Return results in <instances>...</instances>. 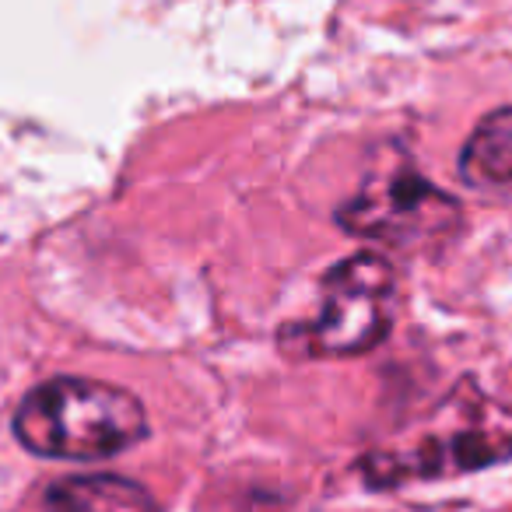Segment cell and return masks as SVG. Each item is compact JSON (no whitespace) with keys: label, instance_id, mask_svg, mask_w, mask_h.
<instances>
[{"label":"cell","instance_id":"6","mask_svg":"<svg viewBox=\"0 0 512 512\" xmlns=\"http://www.w3.org/2000/svg\"><path fill=\"white\" fill-rule=\"evenodd\" d=\"M460 176L470 186H512V106L474 127L460 151Z\"/></svg>","mask_w":512,"mask_h":512},{"label":"cell","instance_id":"3","mask_svg":"<svg viewBox=\"0 0 512 512\" xmlns=\"http://www.w3.org/2000/svg\"><path fill=\"white\" fill-rule=\"evenodd\" d=\"M456 197L425 179L400 148H383L365 169L348 204L337 207V225L358 239L390 246H425L460 228Z\"/></svg>","mask_w":512,"mask_h":512},{"label":"cell","instance_id":"1","mask_svg":"<svg viewBox=\"0 0 512 512\" xmlns=\"http://www.w3.org/2000/svg\"><path fill=\"white\" fill-rule=\"evenodd\" d=\"M15 439L46 460H106L148 439V411L123 386L57 376L22 397Z\"/></svg>","mask_w":512,"mask_h":512},{"label":"cell","instance_id":"5","mask_svg":"<svg viewBox=\"0 0 512 512\" xmlns=\"http://www.w3.org/2000/svg\"><path fill=\"white\" fill-rule=\"evenodd\" d=\"M46 512H162L148 488L120 474L60 477L43 491Z\"/></svg>","mask_w":512,"mask_h":512},{"label":"cell","instance_id":"2","mask_svg":"<svg viewBox=\"0 0 512 512\" xmlns=\"http://www.w3.org/2000/svg\"><path fill=\"white\" fill-rule=\"evenodd\" d=\"M505 460H512V404L463 383L435 407L418 439L397 449H372L358 460V470L372 488H397L474 474Z\"/></svg>","mask_w":512,"mask_h":512},{"label":"cell","instance_id":"4","mask_svg":"<svg viewBox=\"0 0 512 512\" xmlns=\"http://www.w3.org/2000/svg\"><path fill=\"white\" fill-rule=\"evenodd\" d=\"M397 313V271L379 253H355L323 278L320 313L299 330L313 358L365 355L386 341Z\"/></svg>","mask_w":512,"mask_h":512}]
</instances>
